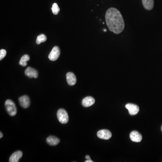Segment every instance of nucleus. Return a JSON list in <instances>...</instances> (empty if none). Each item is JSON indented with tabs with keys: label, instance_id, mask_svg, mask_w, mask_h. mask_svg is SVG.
<instances>
[{
	"label": "nucleus",
	"instance_id": "18",
	"mask_svg": "<svg viewBox=\"0 0 162 162\" xmlns=\"http://www.w3.org/2000/svg\"><path fill=\"white\" fill-rule=\"evenodd\" d=\"M6 51L4 49H2L0 50V60H2L6 56Z\"/></svg>",
	"mask_w": 162,
	"mask_h": 162
},
{
	"label": "nucleus",
	"instance_id": "20",
	"mask_svg": "<svg viewBox=\"0 0 162 162\" xmlns=\"http://www.w3.org/2000/svg\"><path fill=\"white\" fill-rule=\"evenodd\" d=\"M92 160H87L85 161V162H93Z\"/></svg>",
	"mask_w": 162,
	"mask_h": 162
},
{
	"label": "nucleus",
	"instance_id": "8",
	"mask_svg": "<svg viewBox=\"0 0 162 162\" xmlns=\"http://www.w3.org/2000/svg\"><path fill=\"white\" fill-rule=\"evenodd\" d=\"M25 74L29 78H36L38 77V72L35 69L30 67H28L25 71Z\"/></svg>",
	"mask_w": 162,
	"mask_h": 162
},
{
	"label": "nucleus",
	"instance_id": "11",
	"mask_svg": "<svg viewBox=\"0 0 162 162\" xmlns=\"http://www.w3.org/2000/svg\"><path fill=\"white\" fill-rule=\"evenodd\" d=\"M23 153L21 151H17L11 155L9 159L10 162H18L22 158Z\"/></svg>",
	"mask_w": 162,
	"mask_h": 162
},
{
	"label": "nucleus",
	"instance_id": "15",
	"mask_svg": "<svg viewBox=\"0 0 162 162\" xmlns=\"http://www.w3.org/2000/svg\"><path fill=\"white\" fill-rule=\"evenodd\" d=\"M30 57L28 55H23V57L21 58L20 61L19 62V65L23 66V67H25L27 66V62L29 60Z\"/></svg>",
	"mask_w": 162,
	"mask_h": 162
},
{
	"label": "nucleus",
	"instance_id": "6",
	"mask_svg": "<svg viewBox=\"0 0 162 162\" xmlns=\"http://www.w3.org/2000/svg\"><path fill=\"white\" fill-rule=\"evenodd\" d=\"M97 136L100 139L109 140L112 136L111 132L106 129L100 130L97 133Z\"/></svg>",
	"mask_w": 162,
	"mask_h": 162
},
{
	"label": "nucleus",
	"instance_id": "21",
	"mask_svg": "<svg viewBox=\"0 0 162 162\" xmlns=\"http://www.w3.org/2000/svg\"><path fill=\"white\" fill-rule=\"evenodd\" d=\"M0 135H1V136H0V138H2V137H3V134L2 133V132L0 133Z\"/></svg>",
	"mask_w": 162,
	"mask_h": 162
},
{
	"label": "nucleus",
	"instance_id": "5",
	"mask_svg": "<svg viewBox=\"0 0 162 162\" xmlns=\"http://www.w3.org/2000/svg\"><path fill=\"white\" fill-rule=\"evenodd\" d=\"M125 107L128 110L131 115H135L139 112V108L137 105L128 103L125 105Z\"/></svg>",
	"mask_w": 162,
	"mask_h": 162
},
{
	"label": "nucleus",
	"instance_id": "12",
	"mask_svg": "<svg viewBox=\"0 0 162 162\" xmlns=\"http://www.w3.org/2000/svg\"><path fill=\"white\" fill-rule=\"evenodd\" d=\"M95 102L94 98L91 96H87L82 100V105L85 107L91 106Z\"/></svg>",
	"mask_w": 162,
	"mask_h": 162
},
{
	"label": "nucleus",
	"instance_id": "1",
	"mask_svg": "<svg viewBox=\"0 0 162 162\" xmlns=\"http://www.w3.org/2000/svg\"><path fill=\"white\" fill-rule=\"evenodd\" d=\"M106 22L110 31L116 34L121 33L125 28V23L120 12L115 8H109L106 12Z\"/></svg>",
	"mask_w": 162,
	"mask_h": 162
},
{
	"label": "nucleus",
	"instance_id": "22",
	"mask_svg": "<svg viewBox=\"0 0 162 162\" xmlns=\"http://www.w3.org/2000/svg\"><path fill=\"white\" fill-rule=\"evenodd\" d=\"M161 130H162V127H161Z\"/></svg>",
	"mask_w": 162,
	"mask_h": 162
},
{
	"label": "nucleus",
	"instance_id": "3",
	"mask_svg": "<svg viewBox=\"0 0 162 162\" xmlns=\"http://www.w3.org/2000/svg\"><path fill=\"white\" fill-rule=\"evenodd\" d=\"M58 120L62 124H66L69 121V116L66 110L64 109H60L57 113Z\"/></svg>",
	"mask_w": 162,
	"mask_h": 162
},
{
	"label": "nucleus",
	"instance_id": "7",
	"mask_svg": "<svg viewBox=\"0 0 162 162\" xmlns=\"http://www.w3.org/2000/svg\"><path fill=\"white\" fill-rule=\"evenodd\" d=\"M19 103L23 108H28L30 105V101L28 95H24L19 98Z\"/></svg>",
	"mask_w": 162,
	"mask_h": 162
},
{
	"label": "nucleus",
	"instance_id": "2",
	"mask_svg": "<svg viewBox=\"0 0 162 162\" xmlns=\"http://www.w3.org/2000/svg\"><path fill=\"white\" fill-rule=\"evenodd\" d=\"M5 105L7 113L10 116H14L16 115V106L13 101L11 100H6Z\"/></svg>",
	"mask_w": 162,
	"mask_h": 162
},
{
	"label": "nucleus",
	"instance_id": "14",
	"mask_svg": "<svg viewBox=\"0 0 162 162\" xmlns=\"http://www.w3.org/2000/svg\"><path fill=\"white\" fill-rule=\"evenodd\" d=\"M47 142L49 145L51 146H55L60 143V140L57 137L54 136H50L47 139Z\"/></svg>",
	"mask_w": 162,
	"mask_h": 162
},
{
	"label": "nucleus",
	"instance_id": "9",
	"mask_svg": "<svg viewBox=\"0 0 162 162\" xmlns=\"http://www.w3.org/2000/svg\"><path fill=\"white\" fill-rule=\"evenodd\" d=\"M130 138L132 141L135 142H140L142 139V136L137 131H133L130 134Z\"/></svg>",
	"mask_w": 162,
	"mask_h": 162
},
{
	"label": "nucleus",
	"instance_id": "17",
	"mask_svg": "<svg viewBox=\"0 0 162 162\" xmlns=\"http://www.w3.org/2000/svg\"><path fill=\"white\" fill-rule=\"evenodd\" d=\"M52 13L55 15H58L60 11V9L58 6V4L56 3H54L52 5V8H51Z\"/></svg>",
	"mask_w": 162,
	"mask_h": 162
},
{
	"label": "nucleus",
	"instance_id": "13",
	"mask_svg": "<svg viewBox=\"0 0 162 162\" xmlns=\"http://www.w3.org/2000/svg\"><path fill=\"white\" fill-rule=\"evenodd\" d=\"M142 2L144 8L148 11L151 10L154 6L153 0H142Z\"/></svg>",
	"mask_w": 162,
	"mask_h": 162
},
{
	"label": "nucleus",
	"instance_id": "19",
	"mask_svg": "<svg viewBox=\"0 0 162 162\" xmlns=\"http://www.w3.org/2000/svg\"><path fill=\"white\" fill-rule=\"evenodd\" d=\"M86 159H87V160H91L90 157L89 155H87V156H86Z\"/></svg>",
	"mask_w": 162,
	"mask_h": 162
},
{
	"label": "nucleus",
	"instance_id": "16",
	"mask_svg": "<svg viewBox=\"0 0 162 162\" xmlns=\"http://www.w3.org/2000/svg\"><path fill=\"white\" fill-rule=\"evenodd\" d=\"M47 37L44 34H41L38 36L36 38V43L37 44H40L41 43H44L47 41Z\"/></svg>",
	"mask_w": 162,
	"mask_h": 162
},
{
	"label": "nucleus",
	"instance_id": "4",
	"mask_svg": "<svg viewBox=\"0 0 162 162\" xmlns=\"http://www.w3.org/2000/svg\"><path fill=\"white\" fill-rule=\"evenodd\" d=\"M60 49L59 47H54L48 56V58L51 61H56L60 56Z\"/></svg>",
	"mask_w": 162,
	"mask_h": 162
},
{
	"label": "nucleus",
	"instance_id": "10",
	"mask_svg": "<svg viewBox=\"0 0 162 162\" xmlns=\"http://www.w3.org/2000/svg\"><path fill=\"white\" fill-rule=\"evenodd\" d=\"M66 80L70 86H74L76 83L77 79L75 75L72 72H69L66 74Z\"/></svg>",
	"mask_w": 162,
	"mask_h": 162
}]
</instances>
